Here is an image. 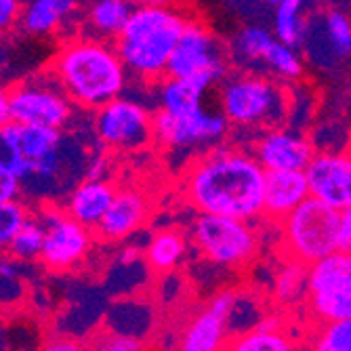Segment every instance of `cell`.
I'll list each match as a JSON object with an SVG mask.
<instances>
[{"label": "cell", "mask_w": 351, "mask_h": 351, "mask_svg": "<svg viewBox=\"0 0 351 351\" xmlns=\"http://www.w3.org/2000/svg\"><path fill=\"white\" fill-rule=\"evenodd\" d=\"M51 72L84 110H99L126 88V70L116 45L101 38H74L66 43L51 63Z\"/></svg>", "instance_id": "7a4b0ae2"}, {"label": "cell", "mask_w": 351, "mask_h": 351, "mask_svg": "<svg viewBox=\"0 0 351 351\" xmlns=\"http://www.w3.org/2000/svg\"><path fill=\"white\" fill-rule=\"evenodd\" d=\"M238 295L234 291H223L213 297L208 307L200 311L185 326L179 347L183 351H219L230 343V315Z\"/></svg>", "instance_id": "4fadbf2b"}, {"label": "cell", "mask_w": 351, "mask_h": 351, "mask_svg": "<svg viewBox=\"0 0 351 351\" xmlns=\"http://www.w3.org/2000/svg\"><path fill=\"white\" fill-rule=\"evenodd\" d=\"M147 215L149 202L143 191L133 187L118 189L95 236L104 242H122L143 226Z\"/></svg>", "instance_id": "2e32d148"}, {"label": "cell", "mask_w": 351, "mask_h": 351, "mask_svg": "<svg viewBox=\"0 0 351 351\" xmlns=\"http://www.w3.org/2000/svg\"><path fill=\"white\" fill-rule=\"evenodd\" d=\"M185 248H187V238L179 230H160L152 236L149 244L145 246L143 259L152 271L169 274L181 263Z\"/></svg>", "instance_id": "7402d4cb"}, {"label": "cell", "mask_w": 351, "mask_h": 351, "mask_svg": "<svg viewBox=\"0 0 351 351\" xmlns=\"http://www.w3.org/2000/svg\"><path fill=\"white\" fill-rule=\"evenodd\" d=\"M309 295V265L286 257L284 267L276 274L274 297L280 305L293 307L299 301H307Z\"/></svg>", "instance_id": "cb8c5ba5"}, {"label": "cell", "mask_w": 351, "mask_h": 351, "mask_svg": "<svg viewBox=\"0 0 351 351\" xmlns=\"http://www.w3.org/2000/svg\"><path fill=\"white\" fill-rule=\"evenodd\" d=\"M95 135L116 152H137L154 141V114L122 95L95 110Z\"/></svg>", "instance_id": "8fae6325"}, {"label": "cell", "mask_w": 351, "mask_h": 351, "mask_svg": "<svg viewBox=\"0 0 351 351\" xmlns=\"http://www.w3.org/2000/svg\"><path fill=\"white\" fill-rule=\"evenodd\" d=\"M210 68H228L223 49L204 23L187 19V25L171 55L167 76L187 78Z\"/></svg>", "instance_id": "7c38bea8"}, {"label": "cell", "mask_w": 351, "mask_h": 351, "mask_svg": "<svg viewBox=\"0 0 351 351\" xmlns=\"http://www.w3.org/2000/svg\"><path fill=\"white\" fill-rule=\"evenodd\" d=\"M129 3H135V0H129Z\"/></svg>", "instance_id": "7bdbcfd3"}, {"label": "cell", "mask_w": 351, "mask_h": 351, "mask_svg": "<svg viewBox=\"0 0 351 351\" xmlns=\"http://www.w3.org/2000/svg\"><path fill=\"white\" fill-rule=\"evenodd\" d=\"M141 257H143V254H141V250H139L137 246L126 244V246L116 254V261H118V265H135Z\"/></svg>", "instance_id": "8d00e7d4"}, {"label": "cell", "mask_w": 351, "mask_h": 351, "mask_svg": "<svg viewBox=\"0 0 351 351\" xmlns=\"http://www.w3.org/2000/svg\"><path fill=\"white\" fill-rule=\"evenodd\" d=\"M7 95L11 106V122L19 124H43L63 129L70 122L76 106L51 70L47 76L32 80L27 78L9 86Z\"/></svg>", "instance_id": "52a82bcc"}, {"label": "cell", "mask_w": 351, "mask_h": 351, "mask_svg": "<svg viewBox=\"0 0 351 351\" xmlns=\"http://www.w3.org/2000/svg\"><path fill=\"white\" fill-rule=\"evenodd\" d=\"M261 70H267L271 76H276L284 82H295V80L303 78L305 66H303L301 55L297 53V47H291L282 40H274L263 57Z\"/></svg>", "instance_id": "83f0119b"}, {"label": "cell", "mask_w": 351, "mask_h": 351, "mask_svg": "<svg viewBox=\"0 0 351 351\" xmlns=\"http://www.w3.org/2000/svg\"><path fill=\"white\" fill-rule=\"evenodd\" d=\"M311 196L339 210L351 206V152H320L307 167Z\"/></svg>", "instance_id": "5bb4252c"}, {"label": "cell", "mask_w": 351, "mask_h": 351, "mask_svg": "<svg viewBox=\"0 0 351 351\" xmlns=\"http://www.w3.org/2000/svg\"><path fill=\"white\" fill-rule=\"evenodd\" d=\"M311 196L305 171H267L263 215L282 221Z\"/></svg>", "instance_id": "e0dca14e"}, {"label": "cell", "mask_w": 351, "mask_h": 351, "mask_svg": "<svg viewBox=\"0 0 351 351\" xmlns=\"http://www.w3.org/2000/svg\"><path fill=\"white\" fill-rule=\"evenodd\" d=\"M133 13L129 0H95L88 9V27L104 38H118Z\"/></svg>", "instance_id": "603a6c76"}, {"label": "cell", "mask_w": 351, "mask_h": 351, "mask_svg": "<svg viewBox=\"0 0 351 351\" xmlns=\"http://www.w3.org/2000/svg\"><path fill=\"white\" fill-rule=\"evenodd\" d=\"M276 38L271 36V32L261 27V25H246L242 27L232 45V57L242 63L246 68L261 70L263 68V57L267 49L271 47Z\"/></svg>", "instance_id": "d4e9b609"}, {"label": "cell", "mask_w": 351, "mask_h": 351, "mask_svg": "<svg viewBox=\"0 0 351 351\" xmlns=\"http://www.w3.org/2000/svg\"><path fill=\"white\" fill-rule=\"evenodd\" d=\"M305 0H282L276 7V17H274V32L276 38L291 45V47H303L305 32H307V21L301 17V9Z\"/></svg>", "instance_id": "4316f807"}, {"label": "cell", "mask_w": 351, "mask_h": 351, "mask_svg": "<svg viewBox=\"0 0 351 351\" xmlns=\"http://www.w3.org/2000/svg\"><path fill=\"white\" fill-rule=\"evenodd\" d=\"M307 309L317 322L351 317V254L337 250L309 265Z\"/></svg>", "instance_id": "ba28073f"}, {"label": "cell", "mask_w": 351, "mask_h": 351, "mask_svg": "<svg viewBox=\"0 0 351 351\" xmlns=\"http://www.w3.org/2000/svg\"><path fill=\"white\" fill-rule=\"evenodd\" d=\"M57 343H47L45 345V349H49V351H78L80 349V343H76V341H72V339H63V337H57L55 339Z\"/></svg>", "instance_id": "74e56055"}, {"label": "cell", "mask_w": 351, "mask_h": 351, "mask_svg": "<svg viewBox=\"0 0 351 351\" xmlns=\"http://www.w3.org/2000/svg\"><path fill=\"white\" fill-rule=\"evenodd\" d=\"M38 219L45 223V248L40 254L45 269L63 274L78 267L93 246L95 232L70 217L66 208L45 206L40 208Z\"/></svg>", "instance_id": "30bf717a"}, {"label": "cell", "mask_w": 351, "mask_h": 351, "mask_svg": "<svg viewBox=\"0 0 351 351\" xmlns=\"http://www.w3.org/2000/svg\"><path fill=\"white\" fill-rule=\"evenodd\" d=\"M339 246L341 250H351V206L341 210V223H339Z\"/></svg>", "instance_id": "d590c367"}, {"label": "cell", "mask_w": 351, "mask_h": 351, "mask_svg": "<svg viewBox=\"0 0 351 351\" xmlns=\"http://www.w3.org/2000/svg\"><path fill=\"white\" fill-rule=\"evenodd\" d=\"M32 213L21 200L0 202V246H7L15 234L29 221Z\"/></svg>", "instance_id": "4dcf8cb0"}, {"label": "cell", "mask_w": 351, "mask_h": 351, "mask_svg": "<svg viewBox=\"0 0 351 351\" xmlns=\"http://www.w3.org/2000/svg\"><path fill=\"white\" fill-rule=\"evenodd\" d=\"M219 106L232 126L276 129L289 116V93L274 78L240 72L226 76L219 90Z\"/></svg>", "instance_id": "277c9868"}, {"label": "cell", "mask_w": 351, "mask_h": 351, "mask_svg": "<svg viewBox=\"0 0 351 351\" xmlns=\"http://www.w3.org/2000/svg\"><path fill=\"white\" fill-rule=\"evenodd\" d=\"M0 122H3V124L11 122V106H9L7 90H3V97H0Z\"/></svg>", "instance_id": "ab89813d"}, {"label": "cell", "mask_w": 351, "mask_h": 351, "mask_svg": "<svg viewBox=\"0 0 351 351\" xmlns=\"http://www.w3.org/2000/svg\"><path fill=\"white\" fill-rule=\"evenodd\" d=\"M349 254H351V250H349Z\"/></svg>", "instance_id": "ee69618b"}, {"label": "cell", "mask_w": 351, "mask_h": 351, "mask_svg": "<svg viewBox=\"0 0 351 351\" xmlns=\"http://www.w3.org/2000/svg\"><path fill=\"white\" fill-rule=\"evenodd\" d=\"M116 191L118 189L108 179H84L74 185L63 208L70 217L95 232L99 228L104 215L108 213Z\"/></svg>", "instance_id": "ac0fdd59"}, {"label": "cell", "mask_w": 351, "mask_h": 351, "mask_svg": "<svg viewBox=\"0 0 351 351\" xmlns=\"http://www.w3.org/2000/svg\"><path fill=\"white\" fill-rule=\"evenodd\" d=\"M21 194H23V181L9 171H0V202L19 200Z\"/></svg>", "instance_id": "d6a6232c"}, {"label": "cell", "mask_w": 351, "mask_h": 351, "mask_svg": "<svg viewBox=\"0 0 351 351\" xmlns=\"http://www.w3.org/2000/svg\"><path fill=\"white\" fill-rule=\"evenodd\" d=\"M252 154L265 171H307L315 149L303 135L276 126L259 135Z\"/></svg>", "instance_id": "9a60e30c"}, {"label": "cell", "mask_w": 351, "mask_h": 351, "mask_svg": "<svg viewBox=\"0 0 351 351\" xmlns=\"http://www.w3.org/2000/svg\"><path fill=\"white\" fill-rule=\"evenodd\" d=\"M23 13L21 0H0V27L9 29L11 25L19 23Z\"/></svg>", "instance_id": "836d02e7"}, {"label": "cell", "mask_w": 351, "mask_h": 351, "mask_svg": "<svg viewBox=\"0 0 351 351\" xmlns=\"http://www.w3.org/2000/svg\"><path fill=\"white\" fill-rule=\"evenodd\" d=\"M78 9V0H27L21 13V29L32 36H45L59 29Z\"/></svg>", "instance_id": "ffe728a7"}, {"label": "cell", "mask_w": 351, "mask_h": 351, "mask_svg": "<svg viewBox=\"0 0 351 351\" xmlns=\"http://www.w3.org/2000/svg\"><path fill=\"white\" fill-rule=\"evenodd\" d=\"M110 171V160H108V156H93L88 165H86V171H84V177L86 179H106Z\"/></svg>", "instance_id": "e575fe53"}, {"label": "cell", "mask_w": 351, "mask_h": 351, "mask_svg": "<svg viewBox=\"0 0 351 351\" xmlns=\"http://www.w3.org/2000/svg\"><path fill=\"white\" fill-rule=\"evenodd\" d=\"M232 122L223 112H206L202 106L173 114L162 108L154 112V141L169 149H200L215 147L228 135Z\"/></svg>", "instance_id": "9c48e42d"}, {"label": "cell", "mask_w": 351, "mask_h": 351, "mask_svg": "<svg viewBox=\"0 0 351 351\" xmlns=\"http://www.w3.org/2000/svg\"><path fill=\"white\" fill-rule=\"evenodd\" d=\"M43 248H45V223L38 217H29V221L3 250L13 261L29 263V261H40Z\"/></svg>", "instance_id": "484cf974"}, {"label": "cell", "mask_w": 351, "mask_h": 351, "mask_svg": "<svg viewBox=\"0 0 351 351\" xmlns=\"http://www.w3.org/2000/svg\"><path fill=\"white\" fill-rule=\"evenodd\" d=\"M141 5H154V7H175L177 0H139Z\"/></svg>", "instance_id": "60d3db41"}, {"label": "cell", "mask_w": 351, "mask_h": 351, "mask_svg": "<svg viewBox=\"0 0 351 351\" xmlns=\"http://www.w3.org/2000/svg\"><path fill=\"white\" fill-rule=\"evenodd\" d=\"M265 3H267V5H274V7H278V5L282 3V0H265Z\"/></svg>", "instance_id": "b9f144b4"}, {"label": "cell", "mask_w": 351, "mask_h": 351, "mask_svg": "<svg viewBox=\"0 0 351 351\" xmlns=\"http://www.w3.org/2000/svg\"><path fill=\"white\" fill-rule=\"evenodd\" d=\"M311 347L317 351H351V317L320 324Z\"/></svg>", "instance_id": "f546056e"}, {"label": "cell", "mask_w": 351, "mask_h": 351, "mask_svg": "<svg viewBox=\"0 0 351 351\" xmlns=\"http://www.w3.org/2000/svg\"><path fill=\"white\" fill-rule=\"evenodd\" d=\"M339 223V208L309 196L301 206L280 221L284 254L289 259L311 265L341 250Z\"/></svg>", "instance_id": "5b68a950"}, {"label": "cell", "mask_w": 351, "mask_h": 351, "mask_svg": "<svg viewBox=\"0 0 351 351\" xmlns=\"http://www.w3.org/2000/svg\"><path fill=\"white\" fill-rule=\"evenodd\" d=\"M97 349L104 351H137L141 349V339L133 337V335H124V332H116V330H108L104 337L97 339L95 343Z\"/></svg>", "instance_id": "1f68e13d"}, {"label": "cell", "mask_w": 351, "mask_h": 351, "mask_svg": "<svg viewBox=\"0 0 351 351\" xmlns=\"http://www.w3.org/2000/svg\"><path fill=\"white\" fill-rule=\"evenodd\" d=\"M297 343L291 337H286L282 330H261L250 328L242 335H236L228 349L234 351H291Z\"/></svg>", "instance_id": "f1b7e54d"}, {"label": "cell", "mask_w": 351, "mask_h": 351, "mask_svg": "<svg viewBox=\"0 0 351 351\" xmlns=\"http://www.w3.org/2000/svg\"><path fill=\"white\" fill-rule=\"evenodd\" d=\"M191 244L221 267H244L259 252V236L248 221L228 215L198 213L191 223Z\"/></svg>", "instance_id": "8992f818"}, {"label": "cell", "mask_w": 351, "mask_h": 351, "mask_svg": "<svg viewBox=\"0 0 351 351\" xmlns=\"http://www.w3.org/2000/svg\"><path fill=\"white\" fill-rule=\"evenodd\" d=\"M265 181L267 171L254 154L215 145L185 169L181 191L198 213L252 221L263 215Z\"/></svg>", "instance_id": "6da1fadb"}, {"label": "cell", "mask_w": 351, "mask_h": 351, "mask_svg": "<svg viewBox=\"0 0 351 351\" xmlns=\"http://www.w3.org/2000/svg\"><path fill=\"white\" fill-rule=\"evenodd\" d=\"M5 129L13 135L19 152L29 162V167L38 162L40 158L49 156L55 152L61 141V129H53V126H43V124H19V122H7L3 124ZM32 173V171H29Z\"/></svg>", "instance_id": "44dd1931"}, {"label": "cell", "mask_w": 351, "mask_h": 351, "mask_svg": "<svg viewBox=\"0 0 351 351\" xmlns=\"http://www.w3.org/2000/svg\"><path fill=\"white\" fill-rule=\"evenodd\" d=\"M187 25V17L175 7L141 5L133 9L120 36L114 40L126 70L143 82L167 78L171 55Z\"/></svg>", "instance_id": "3957f363"}, {"label": "cell", "mask_w": 351, "mask_h": 351, "mask_svg": "<svg viewBox=\"0 0 351 351\" xmlns=\"http://www.w3.org/2000/svg\"><path fill=\"white\" fill-rule=\"evenodd\" d=\"M284 322H282V317L280 315H265L259 320V324L254 326V328H261V330H282Z\"/></svg>", "instance_id": "f35d334b"}, {"label": "cell", "mask_w": 351, "mask_h": 351, "mask_svg": "<svg viewBox=\"0 0 351 351\" xmlns=\"http://www.w3.org/2000/svg\"><path fill=\"white\" fill-rule=\"evenodd\" d=\"M315 34L324 45L309 49V57L320 66H335L337 61L351 57V19L337 9L326 11L315 25Z\"/></svg>", "instance_id": "d6986e66"}]
</instances>
